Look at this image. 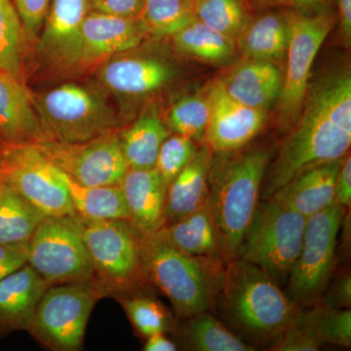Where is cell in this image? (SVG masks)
Segmentation results:
<instances>
[{
    "instance_id": "f546056e",
    "label": "cell",
    "mask_w": 351,
    "mask_h": 351,
    "mask_svg": "<svg viewBox=\"0 0 351 351\" xmlns=\"http://www.w3.org/2000/svg\"><path fill=\"white\" fill-rule=\"evenodd\" d=\"M178 50L208 63H223L235 54V41L195 20L172 36Z\"/></svg>"
},
{
    "instance_id": "8992f818",
    "label": "cell",
    "mask_w": 351,
    "mask_h": 351,
    "mask_svg": "<svg viewBox=\"0 0 351 351\" xmlns=\"http://www.w3.org/2000/svg\"><path fill=\"white\" fill-rule=\"evenodd\" d=\"M105 293L107 289L95 278L49 286L27 332L51 350H80L90 314Z\"/></svg>"
},
{
    "instance_id": "7402d4cb",
    "label": "cell",
    "mask_w": 351,
    "mask_h": 351,
    "mask_svg": "<svg viewBox=\"0 0 351 351\" xmlns=\"http://www.w3.org/2000/svg\"><path fill=\"white\" fill-rule=\"evenodd\" d=\"M219 82L235 101L247 107L267 110L278 101L283 75L274 62L247 59Z\"/></svg>"
},
{
    "instance_id": "d590c367",
    "label": "cell",
    "mask_w": 351,
    "mask_h": 351,
    "mask_svg": "<svg viewBox=\"0 0 351 351\" xmlns=\"http://www.w3.org/2000/svg\"><path fill=\"white\" fill-rule=\"evenodd\" d=\"M121 304L136 331L145 338L159 332L165 334L172 327L167 311L156 300L133 295L121 300Z\"/></svg>"
},
{
    "instance_id": "7bdbcfd3",
    "label": "cell",
    "mask_w": 351,
    "mask_h": 351,
    "mask_svg": "<svg viewBox=\"0 0 351 351\" xmlns=\"http://www.w3.org/2000/svg\"><path fill=\"white\" fill-rule=\"evenodd\" d=\"M325 306L336 308H350L351 306V277L350 274H343L332 284L328 293Z\"/></svg>"
},
{
    "instance_id": "f1b7e54d",
    "label": "cell",
    "mask_w": 351,
    "mask_h": 351,
    "mask_svg": "<svg viewBox=\"0 0 351 351\" xmlns=\"http://www.w3.org/2000/svg\"><path fill=\"white\" fill-rule=\"evenodd\" d=\"M136 19L145 36L172 38L196 20L195 0H145Z\"/></svg>"
},
{
    "instance_id": "9c48e42d",
    "label": "cell",
    "mask_w": 351,
    "mask_h": 351,
    "mask_svg": "<svg viewBox=\"0 0 351 351\" xmlns=\"http://www.w3.org/2000/svg\"><path fill=\"white\" fill-rule=\"evenodd\" d=\"M29 242L27 263L49 286L96 277L77 217H46Z\"/></svg>"
},
{
    "instance_id": "2e32d148",
    "label": "cell",
    "mask_w": 351,
    "mask_h": 351,
    "mask_svg": "<svg viewBox=\"0 0 351 351\" xmlns=\"http://www.w3.org/2000/svg\"><path fill=\"white\" fill-rule=\"evenodd\" d=\"M144 36L136 18L90 11L82 25L80 73L138 47Z\"/></svg>"
},
{
    "instance_id": "d6a6232c",
    "label": "cell",
    "mask_w": 351,
    "mask_h": 351,
    "mask_svg": "<svg viewBox=\"0 0 351 351\" xmlns=\"http://www.w3.org/2000/svg\"><path fill=\"white\" fill-rule=\"evenodd\" d=\"M24 25L11 0H0V71L25 82Z\"/></svg>"
},
{
    "instance_id": "ac0fdd59",
    "label": "cell",
    "mask_w": 351,
    "mask_h": 351,
    "mask_svg": "<svg viewBox=\"0 0 351 351\" xmlns=\"http://www.w3.org/2000/svg\"><path fill=\"white\" fill-rule=\"evenodd\" d=\"M167 62L152 57H112L101 64L99 80L112 93L145 96L158 91L175 76Z\"/></svg>"
},
{
    "instance_id": "cb8c5ba5",
    "label": "cell",
    "mask_w": 351,
    "mask_h": 351,
    "mask_svg": "<svg viewBox=\"0 0 351 351\" xmlns=\"http://www.w3.org/2000/svg\"><path fill=\"white\" fill-rule=\"evenodd\" d=\"M158 232L176 248L189 255L225 260L208 201L193 213L166 223Z\"/></svg>"
},
{
    "instance_id": "74e56055",
    "label": "cell",
    "mask_w": 351,
    "mask_h": 351,
    "mask_svg": "<svg viewBox=\"0 0 351 351\" xmlns=\"http://www.w3.org/2000/svg\"><path fill=\"white\" fill-rule=\"evenodd\" d=\"M50 3L51 0H13L27 38H36L41 31Z\"/></svg>"
},
{
    "instance_id": "3957f363",
    "label": "cell",
    "mask_w": 351,
    "mask_h": 351,
    "mask_svg": "<svg viewBox=\"0 0 351 351\" xmlns=\"http://www.w3.org/2000/svg\"><path fill=\"white\" fill-rule=\"evenodd\" d=\"M140 247L143 277L169 299L180 317L214 306L225 274L223 261L184 253L158 232L140 235Z\"/></svg>"
},
{
    "instance_id": "83f0119b",
    "label": "cell",
    "mask_w": 351,
    "mask_h": 351,
    "mask_svg": "<svg viewBox=\"0 0 351 351\" xmlns=\"http://www.w3.org/2000/svg\"><path fill=\"white\" fill-rule=\"evenodd\" d=\"M44 218L10 184L0 180V244L29 241Z\"/></svg>"
},
{
    "instance_id": "ab89813d",
    "label": "cell",
    "mask_w": 351,
    "mask_h": 351,
    "mask_svg": "<svg viewBox=\"0 0 351 351\" xmlns=\"http://www.w3.org/2000/svg\"><path fill=\"white\" fill-rule=\"evenodd\" d=\"M29 242L0 244V281L27 265Z\"/></svg>"
},
{
    "instance_id": "ffe728a7",
    "label": "cell",
    "mask_w": 351,
    "mask_h": 351,
    "mask_svg": "<svg viewBox=\"0 0 351 351\" xmlns=\"http://www.w3.org/2000/svg\"><path fill=\"white\" fill-rule=\"evenodd\" d=\"M343 158L307 168L270 197L306 218L324 211L335 204V184Z\"/></svg>"
},
{
    "instance_id": "836d02e7",
    "label": "cell",
    "mask_w": 351,
    "mask_h": 351,
    "mask_svg": "<svg viewBox=\"0 0 351 351\" xmlns=\"http://www.w3.org/2000/svg\"><path fill=\"white\" fill-rule=\"evenodd\" d=\"M245 0H195L196 20L235 41L250 22Z\"/></svg>"
},
{
    "instance_id": "bcb514c9",
    "label": "cell",
    "mask_w": 351,
    "mask_h": 351,
    "mask_svg": "<svg viewBox=\"0 0 351 351\" xmlns=\"http://www.w3.org/2000/svg\"><path fill=\"white\" fill-rule=\"evenodd\" d=\"M144 345L145 351H175L177 345L164 335V332L154 334L147 337Z\"/></svg>"
},
{
    "instance_id": "d4e9b609",
    "label": "cell",
    "mask_w": 351,
    "mask_h": 351,
    "mask_svg": "<svg viewBox=\"0 0 351 351\" xmlns=\"http://www.w3.org/2000/svg\"><path fill=\"white\" fill-rule=\"evenodd\" d=\"M290 34L288 11L269 12L250 20L235 39V45L246 59L276 63L286 56Z\"/></svg>"
},
{
    "instance_id": "60d3db41",
    "label": "cell",
    "mask_w": 351,
    "mask_h": 351,
    "mask_svg": "<svg viewBox=\"0 0 351 351\" xmlns=\"http://www.w3.org/2000/svg\"><path fill=\"white\" fill-rule=\"evenodd\" d=\"M88 1L92 11L119 16V17L137 18L145 0H88Z\"/></svg>"
},
{
    "instance_id": "4316f807",
    "label": "cell",
    "mask_w": 351,
    "mask_h": 351,
    "mask_svg": "<svg viewBox=\"0 0 351 351\" xmlns=\"http://www.w3.org/2000/svg\"><path fill=\"white\" fill-rule=\"evenodd\" d=\"M71 204L82 221H129V211L120 184L87 186L73 182L64 174Z\"/></svg>"
},
{
    "instance_id": "30bf717a",
    "label": "cell",
    "mask_w": 351,
    "mask_h": 351,
    "mask_svg": "<svg viewBox=\"0 0 351 351\" xmlns=\"http://www.w3.org/2000/svg\"><path fill=\"white\" fill-rule=\"evenodd\" d=\"M0 180L45 217H76L64 174L36 145H4Z\"/></svg>"
},
{
    "instance_id": "4fadbf2b",
    "label": "cell",
    "mask_w": 351,
    "mask_h": 351,
    "mask_svg": "<svg viewBox=\"0 0 351 351\" xmlns=\"http://www.w3.org/2000/svg\"><path fill=\"white\" fill-rule=\"evenodd\" d=\"M36 145L64 174L82 186L119 184L129 170L119 131L75 144L46 140Z\"/></svg>"
},
{
    "instance_id": "f35d334b",
    "label": "cell",
    "mask_w": 351,
    "mask_h": 351,
    "mask_svg": "<svg viewBox=\"0 0 351 351\" xmlns=\"http://www.w3.org/2000/svg\"><path fill=\"white\" fill-rule=\"evenodd\" d=\"M320 343L304 328L293 325L270 346L274 351H315L320 350Z\"/></svg>"
},
{
    "instance_id": "603a6c76",
    "label": "cell",
    "mask_w": 351,
    "mask_h": 351,
    "mask_svg": "<svg viewBox=\"0 0 351 351\" xmlns=\"http://www.w3.org/2000/svg\"><path fill=\"white\" fill-rule=\"evenodd\" d=\"M212 158L213 152L209 147L206 145L201 147L193 160L168 186L164 209L165 225L184 218L206 204Z\"/></svg>"
},
{
    "instance_id": "d6986e66",
    "label": "cell",
    "mask_w": 351,
    "mask_h": 351,
    "mask_svg": "<svg viewBox=\"0 0 351 351\" xmlns=\"http://www.w3.org/2000/svg\"><path fill=\"white\" fill-rule=\"evenodd\" d=\"M127 207L129 221L140 235H151L165 225L166 186L156 168L127 171L120 182Z\"/></svg>"
},
{
    "instance_id": "4dcf8cb0",
    "label": "cell",
    "mask_w": 351,
    "mask_h": 351,
    "mask_svg": "<svg viewBox=\"0 0 351 351\" xmlns=\"http://www.w3.org/2000/svg\"><path fill=\"white\" fill-rule=\"evenodd\" d=\"M182 339L186 348L197 351H252L254 346L244 343L209 311L186 318Z\"/></svg>"
},
{
    "instance_id": "484cf974",
    "label": "cell",
    "mask_w": 351,
    "mask_h": 351,
    "mask_svg": "<svg viewBox=\"0 0 351 351\" xmlns=\"http://www.w3.org/2000/svg\"><path fill=\"white\" fill-rule=\"evenodd\" d=\"M169 134V128L154 107L141 113L128 128L119 131L120 145L129 169L156 167L161 145Z\"/></svg>"
},
{
    "instance_id": "e575fe53",
    "label": "cell",
    "mask_w": 351,
    "mask_h": 351,
    "mask_svg": "<svg viewBox=\"0 0 351 351\" xmlns=\"http://www.w3.org/2000/svg\"><path fill=\"white\" fill-rule=\"evenodd\" d=\"M209 115L208 92L206 95H189L171 107L165 124L175 134L193 141H202L205 138Z\"/></svg>"
},
{
    "instance_id": "277c9868",
    "label": "cell",
    "mask_w": 351,
    "mask_h": 351,
    "mask_svg": "<svg viewBox=\"0 0 351 351\" xmlns=\"http://www.w3.org/2000/svg\"><path fill=\"white\" fill-rule=\"evenodd\" d=\"M219 295L230 322L255 339L278 338L301 314L276 279L240 258L228 262Z\"/></svg>"
},
{
    "instance_id": "44dd1931",
    "label": "cell",
    "mask_w": 351,
    "mask_h": 351,
    "mask_svg": "<svg viewBox=\"0 0 351 351\" xmlns=\"http://www.w3.org/2000/svg\"><path fill=\"white\" fill-rule=\"evenodd\" d=\"M49 284L29 263L0 281V331H27Z\"/></svg>"
},
{
    "instance_id": "8fae6325",
    "label": "cell",
    "mask_w": 351,
    "mask_h": 351,
    "mask_svg": "<svg viewBox=\"0 0 351 351\" xmlns=\"http://www.w3.org/2000/svg\"><path fill=\"white\" fill-rule=\"evenodd\" d=\"M83 239L95 276L108 292L127 289L143 277L140 233L125 219L82 221Z\"/></svg>"
},
{
    "instance_id": "6da1fadb",
    "label": "cell",
    "mask_w": 351,
    "mask_h": 351,
    "mask_svg": "<svg viewBox=\"0 0 351 351\" xmlns=\"http://www.w3.org/2000/svg\"><path fill=\"white\" fill-rule=\"evenodd\" d=\"M299 121L265 175L263 199L307 168L343 158L351 145V75L330 73L307 90Z\"/></svg>"
},
{
    "instance_id": "7c38bea8",
    "label": "cell",
    "mask_w": 351,
    "mask_h": 351,
    "mask_svg": "<svg viewBox=\"0 0 351 351\" xmlns=\"http://www.w3.org/2000/svg\"><path fill=\"white\" fill-rule=\"evenodd\" d=\"M288 13L291 34L282 90L278 99L279 110L285 120L295 119L302 110L314 60L335 24V18L326 11L295 10Z\"/></svg>"
},
{
    "instance_id": "ba28073f",
    "label": "cell",
    "mask_w": 351,
    "mask_h": 351,
    "mask_svg": "<svg viewBox=\"0 0 351 351\" xmlns=\"http://www.w3.org/2000/svg\"><path fill=\"white\" fill-rule=\"evenodd\" d=\"M346 213L334 204L307 218L301 252L289 274L287 295L297 306H313L329 285Z\"/></svg>"
},
{
    "instance_id": "e0dca14e",
    "label": "cell",
    "mask_w": 351,
    "mask_h": 351,
    "mask_svg": "<svg viewBox=\"0 0 351 351\" xmlns=\"http://www.w3.org/2000/svg\"><path fill=\"white\" fill-rule=\"evenodd\" d=\"M0 138L4 145H36L47 140L34 96L25 82L0 71Z\"/></svg>"
},
{
    "instance_id": "52a82bcc",
    "label": "cell",
    "mask_w": 351,
    "mask_h": 351,
    "mask_svg": "<svg viewBox=\"0 0 351 351\" xmlns=\"http://www.w3.org/2000/svg\"><path fill=\"white\" fill-rule=\"evenodd\" d=\"M306 219L274 198L258 202L239 258L276 281L288 276L301 252Z\"/></svg>"
},
{
    "instance_id": "ee69618b",
    "label": "cell",
    "mask_w": 351,
    "mask_h": 351,
    "mask_svg": "<svg viewBox=\"0 0 351 351\" xmlns=\"http://www.w3.org/2000/svg\"><path fill=\"white\" fill-rule=\"evenodd\" d=\"M265 5L284 6L295 10H311L323 7L330 0H260Z\"/></svg>"
},
{
    "instance_id": "f6af8a7d",
    "label": "cell",
    "mask_w": 351,
    "mask_h": 351,
    "mask_svg": "<svg viewBox=\"0 0 351 351\" xmlns=\"http://www.w3.org/2000/svg\"><path fill=\"white\" fill-rule=\"evenodd\" d=\"M338 1L339 27L346 43L350 45L351 40V0Z\"/></svg>"
},
{
    "instance_id": "7a4b0ae2",
    "label": "cell",
    "mask_w": 351,
    "mask_h": 351,
    "mask_svg": "<svg viewBox=\"0 0 351 351\" xmlns=\"http://www.w3.org/2000/svg\"><path fill=\"white\" fill-rule=\"evenodd\" d=\"M212 158L208 178V205L218 230L226 262L239 258L245 234L258 204L270 160L265 149Z\"/></svg>"
},
{
    "instance_id": "b9f144b4",
    "label": "cell",
    "mask_w": 351,
    "mask_h": 351,
    "mask_svg": "<svg viewBox=\"0 0 351 351\" xmlns=\"http://www.w3.org/2000/svg\"><path fill=\"white\" fill-rule=\"evenodd\" d=\"M335 204L350 209L351 206V158L346 154L337 175L335 184Z\"/></svg>"
},
{
    "instance_id": "5bb4252c",
    "label": "cell",
    "mask_w": 351,
    "mask_h": 351,
    "mask_svg": "<svg viewBox=\"0 0 351 351\" xmlns=\"http://www.w3.org/2000/svg\"><path fill=\"white\" fill-rule=\"evenodd\" d=\"M90 11L88 0H51L36 45L46 69L62 75L80 73L82 25Z\"/></svg>"
},
{
    "instance_id": "9a60e30c",
    "label": "cell",
    "mask_w": 351,
    "mask_h": 351,
    "mask_svg": "<svg viewBox=\"0 0 351 351\" xmlns=\"http://www.w3.org/2000/svg\"><path fill=\"white\" fill-rule=\"evenodd\" d=\"M210 115L205 140L215 154L239 151L257 137L267 122V110L235 101L216 82L208 89Z\"/></svg>"
},
{
    "instance_id": "8d00e7d4",
    "label": "cell",
    "mask_w": 351,
    "mask_h": 351,
    "mask_svg": "<svg viewBox=\"0 0 351 351\" xmlns=\"http://www.w3.org/2000/svg\"><path fill=\"white\" fill-rule=\"evenodd\" d=\"M197 145L193 138L186 136H169L159 151L156 169L162 178L166 186H169L197 154Z\"/></svg>"
},
{
    "instance_id": "1f68e13d",
    "label": "cell",
    "mask_w": 351,
    "mask_h": 351,
    "mask_svg": "<svg viewBox=\"0 0 351 351\" xmlns=\"http://www.w3.org/2000/svg\"><path fill=\"white\" fill-rule=\"evenodd\" d=\"M295 324L306 330L321 346H351L350 308L316 306L300 314Z\"/></svg>"
},
{
    "instance_id": "5b68a950",
    "label": "cell",
    "mask_w": 351,
    "mask_h": 351,
    "mask_svg": "<svg viewBox=\"0 0 351 351\" xmlns=\"http://www.w3.org/2000/svg\"><path fill=\"white\" fill-rule=\"evenodd\" d=\"M34 101L47 140L75 144L119 131L117 113L100 94L82 85L64 83Z\"/></svg>"
},
{
    "instance_id": "7dc6e473",
    "label": "cell",
    "mask_w": 351,
    "mask_h": 351,
    "mask_svg": "<svg viewBox=\"0 0 351 351\" xmlns=\"http://www.w3.org/2000/svg\"><path fill=\"white\" fill-rule=\"evenodd\" d=\"M3 142H2L1 138H0V161H1L2 151H3Z\"/></svg>"
}]
</instances>
